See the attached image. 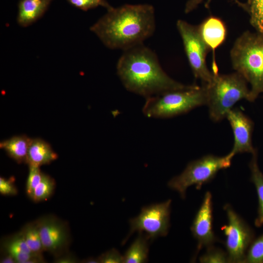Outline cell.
Segmentation results:
<instances>
[{"label": "cell", "mask_w": 263, "mask_h": 263, "mask_svg": "<svg viewBox=\"0 0 263 263\" xmlns=\"http://www.w3.org/2000/svg\"><path fill=\"white\" fill-rule=\"evenodd\" d=\"M243 8L248 13L249 22L256 32L263 35V0H247Z\"/></svg>", "instance_id": "cell-21"}, {"label": "cell", "mask_w": 263, "mask_h": 263, "mask_svg": "<svg viewBox=\"0 0 263 263\" xmlns=\"http://www.w3.org/2000/svg\"><path fill=\"white\" fill-rule=\"evenodd\" d=\"M44 251L55 258L67 252L70 241L66 224L53 215H47L37 220Z\"/></svg>", "instance_id": "cell-10"}, {"label": "cell", "mask_w": 263, "mask_h": 263, "mask_svg": "<svg viewBox=\"0 0 263 263\" xmlns=\"http://www.w3.org/2000/svg\"><path fill=\"white\" fill-rule=\"evenodd\" d=\"M206 252L199 258L201 263H229L228 255L221 249L213 245L207 248Z\"/></svg>", "instance_id": "cell-24"}, {"label": "cell", "mask_w": 263, "mask_h": 263, "mask_svg": "<svg viewBox=\"0 0 263 263\" xmlns=\"http://www.w3.org/2000/svg\"><path fill=\"white\" fill-rule=\"evenodd\" d=\"M205 86L209 115L214 122L225 118L239 101H248L250 90L244 78L237 72L230 74H213L212 81Z\"/></svg>", "instance_id": "cell-4"}, {"label": "cell", "mask_w": 263, "mask_h": 263, "mask_svg": "<svg viewBox=\"0 0 263 263\" xmlns=\"http://www.w3.org/2000/svg\"><path fill=\"white\" fill-rule=\"evenodd\" d=\"M212 195L207 191L190 227L193 237L197 242L196 256L204 247H209L218 241L213 229Z\"/></svg>", "instance_id": "cell-11"}, {"label": "cell", "mask_w": 263, "mask_h": 263, "mask_svg": "<svg viewBox=\"0 0 263 263\" xmlns=\"http://www.w3.org/2000/svg\"><path fill=\"white\" fill-rule=\"evenodd\" d=\"M31 140L24 135L14 136L1 142L0 148L17 163H26Z\"/></svg>", "instance_id": "cell-17"}, {"label": "cell", "mask_w": 263, "mask_h": 263, "mask_svg": "<svg viewBox=\"0 0 263 263\" xmlns=\"http://www.w3.org/2000/svg\"><path fill=\"white\" fill-rule=\"evenodd\" d=\"M1 263H17L15 259L10 255L5 253L0 260Z\"/></svg>", "instance_id": "cell-31"}, {"label": "cell", "mask_w": 263, "mask_h": 263, "mask_svg": "<svg viewBox=\"0 0 263 263\" xmlns=\"http://www.w3.org/2000/svg\"><path fill=\"white\" fill-rule=\"evenodd\" d=\"M244 263H263V234L255 238L251 243Z\"/></svg>", "instance_id": "cell-23"}, {"label": "cell", "mask_w": 263, "mask_h": 263, "mask_svg": "<svg viewBox=\"0 0 263 263\" xmlns=\"http://www.w3.org/2000/svg\"><path fill=\"white\" fill-rule=\"evenodd\" d=\"M232 159L228 154L222 157L205 155L189 163L180 174L169 181L168 186L185 199L188 187L195 185L197 189H200L203 185L213 180L219 170L229 168Z\"/></svg>", "instance_id": "cell-6"}, {"label": "cell", "mask_w": 263, "mask_h": 263, "mask_svg": "<svg viewBox=\"0 0 263 263\" xmlns=\"http://www.w3.org/2000/svg\"><path fill=\"white\" fill-rule=\"evenodd\" d=\"M90 29L107 48L124 51L143 44L153 34L154 9L148 4L113 7Z\"/></svg>", "instance_id": "cell-1"}, {"label": "cell", "mask_w": 263, "mask_h": 263, "mask_svg": "<svg viewBox=\"0 0 263 263\" xmlns=\"http://www.w3.org/2000/svg\"><path fill=\"white\" fill-rule=\"evenodd\" d=\"M74 7L84 11L96 8L99 6L110 9L113 7L106 0H66Z\"/></svg>", "instance_id": "cell-26"}, {"label": "cell", "mask_w": 263, "mask_h": 263, "mask_svg": "<svg viewBox=\"0 0 263 263\" xmlns=\"http://www.w3.org/2000/svg\"><path fill=\"white\" fill-rule=\"evenodd\" d=\"M149 239L142 233L135 239L123 256L124 263L147 262Z\"/></svg>", "instance_id": "cell-19"}, {"label": "cell", "mask_w": 263, "mask_h": 263, "mask_svg": "<svg viewBox=\"0 0 263 263\" xmlns=\"http://www.w3.org/2000/svg\"><path fill=\"white\" fill-rule=\"evenodd\" d=\"M252 154L249 167L251 171L250 180L255 187L258 195L257 216L254 224L259 227L263 226V173L258 166L257 150Z\"/></svg>", "instance_id": "cell-18"}, {"label": "cell", "mask_w": 263, "mask_h": 263, "mask_svg": "<svg viewBox=\"0 0 263 263\" xmlns=\"http://www.w3.org/2000/svg\"><path fill=\"white\" fill-rule=\"evenodd\" d=\"M97 258L100 263H121L123 262V256L114 248L103 253Z\"/></svg>", "instance_id": "cell-27"}, {"label": "cell", "mask_w": 263, "mask_h": 263, "mask_svg": "<svg viewBox=\"0 0 263 263\" xmlns=\"http://www.w3.org/2000/svg\"><path fill=\"white\" fill-rule=\"evenodd\" d=\"M176 26L195 77L200 79L203 85L209 83L213 77V73L209 70L206 63L209 49L204 42L198 26L183 20H178Z\"/></svg>", "instance_id": "cell-7"}, {"label": "cell", "mask_w": 263, "mask_h": 263, "mask_svg": "<svg viewBox=\"0 0 263 263\" xmlns=\"http://www.w3.org/2000/svg\"><path fill=\"white\" fill-rule=\"evenodd\" d=\"M55 187L54 179L50 176L43 173L40 182L34 190L30 198L35 202L46 200L53 194Z\"/></svg>", "instance_id": "cell-22"}, {"label": "cell", "mask_w": 263, "mask_h": 263, "mask_svg": "<svg viewBox=\"0 0 263 263\" xmlns=\"http://www.w3.org/2000/svg\"><path fill=\"white\" fill-rule=\"evenodd\" d=\"M57 157L48 143L40 138H33L29 145L26 163L40 167L49 164Z\"/></svg>", "instance_id": "cell-16"}, {"label": "cell", "mask_w": 263, "mask_h": 263, "mask_svg": "<svg viewBox=\"0 0 263 263\" xmlns=\"http://www.w3.org/2000/svg\"><path fill=\"white\" fill-rule=\"evenodd\" d=\"M55 263H75L77 262L76 257L70 253H64L56 257Z\"/></svg>", "instance_id": "cell-30"}, {"label": "cell", "mask_w": 263, "mask_h": 263, "mask_svg": "<svg viewBox=\"0 0 263 263\" xmlns=\"http://www.w3.org/2000/svg\"><path fill=\"white\" fill-rule=\"evenodd\" d=\"M146 99L143 112L147 117L168 118L207 105V94L205 85H194L188 89L169 91Z\"/></svg>", "instance_id": "cell-5"}, {"label": "cell", "mask_w": 263, "mask_h": 263, "mask_svg": "<svg viewBox=\"0 0 263 263\" xmlns=\"http://www.w3.org/2000/svg\"><path fill=\"white\" fill-rule=\"evenodd\" d=\"M232 65L251 86L249 101L263 92V35L246 31L235 40L230 52Z\"/></svg>", "instance_id": "cell-3"}, {"label": "cell", "mask_w": 263, "mask_h": 263, "mask_svg": "<svg viewBox=\"0 0 263 263\" xmlns=\"http://www.w3.org/2000/svg\"><path fill=\"white\" fill-rule=\"evenodd\" d=\"M1 243L5 253L11 255L17 263L45 262L42 255H36L32 252L21 231L3 238Z\"/></svg>", "instance_id": "cell-14"}, {"label": "cell", "mask_w": 263, "mask_h": 263, "mask_svg": "<svg viewBox=\"0 0 263 263\" xmlns=\"http://www.w3.org/2000/svg\"><path fill=\"white\" fill-rule=\"evenodd\" d=\"M211 0H207L205 4V7L208 8L209 4ZM239 6H241L242 8L244 6V3H242L238 1V0H233ZM203 1V0H188L186 4L185 12L188 13L194 9H195L198 5Z\"/></svg>", "instance_id": "cell-29"}, {"label": "cell", "mask_w": 263, "mask_h": 263, "mask_svg": "<svg viewBox=\"0 0 263 263\" xmlns=\"http://www.w3.org/2000/svg\"><path fill=\"white\" fill-rule=\"evenodd\" d=\"M0 193L4 195H15L18 189L14 184V179L0 178Z\"/></svg>", "instance_id": "cell-28"}, {"label": "cell", "mask_w": 263, "mask_h": 263, "mask_svg": "<svg viewBox=\"0 0 263 263\" xmlns=\"http://www.w3.org/2000/svg\"><path fill=\"white\" fill-rule=\"evenodd\" d=\"M53 0H19L17 21L23 27L28 26L41 18Z\"/></svg>", "instance_id": "cell-15"}, {"label": "cell", "mask_w": 263, "mask_h": 263, "mask_svg": "<svg viewBox=\"0 0 263 263\" xmlns=\"http://www.w3.org/2000/svg\"><path fill=\"white\" fill-rule=\"evenodd\" d=\"M224 209L228 223L221 229L225 236L229 263H244L248 248L255 239L254 232L229 204H226Z\"/></svg>", "instance_id": "cell-8"}, {"label": "cell", "mask_w": 263, "mask_h": 263, "mask_svg": "<svg viewBox=\"0 0 263 263\" xmlns=\"http://www.w3.org/2000/svg\"><path fill=\"white\" fill-rule=\"evenodd\" d=\"M39 167L29 165V173L26 181V191L30 198L42 178L43 173L41 171Z\"/></svg>", "instance_id": "cell-25"}, {"label": "cell", "mask_w": 263, "mask_h": 263, "mask_svg": "<svg viewBox=\"0 0 263 263\" xmlns=\"http://www.w3.org/2000/svg\"><path fill=\"white\" fill-rule=\"evenodd\" d=\"M20 231L32 252L42 255L44 249L37 220L26 224Z\"/></svg>", "instance_id": "cell-20"}, {"label": "cell", "mask_w": 263, "mask_h": 263, "mask_svg": "<svg viewBox=\"0 0 263 263\" xmlns=\"http://www.w3.org/2000/svg\"><path fill=\"white\" fill-rule=\"evenodd\" d=\"M200 33L206 45L213 52L212 73H218L215 58V50L225 41L226 36V26L218 17L209 16L198 26Z\"/></svg>", "instance_id": "cell-13"}, {"label": "cell", "mask_w": 263, "mask_h": 263, "mask_svg": "<svg viewBox=\"0 0 263 263\" xmlns=\"http://www.w3.org/2000/svg\"><path fill=\"white\" fill-rule=\"evenodd\" d=\"M82 263H99V261L98 260V258L94 259L93 258H90L89 259H87L86 260H85L82 262Z\"/></svg>", "instance_id": "cell-32"}, {"label": "cell", "mask_w": 263, "mask_h": 263, "mask_svg": "<svg viewBox=\"0 0 263 263\" xmlns=\"http://www.w3.org/2000/svg\"><path fill=\"white\" fill-rule=\"evenodd\" d=\"M171 203V200L169 199L142 207L137 217L130 220V232L122 244L136 231L144 233L149 240L166 236L170 226Z\"/></svg>", "instance_id": "cell-9"}, {"label": "cell", "mask_w": 263, "mask_h": 263, "mask_svg": "<svg viewBox=\"0 0 263 263\" xmlns=\"http://www.w3.org/2000/svg\"><path fill=\"white\" fill-rule=\"evenodd\" d=\"M225 118L231 126L234 135L233 146L228 155L232 158L237 153H254L256 150L253 148L252 142V121L237 108L230 110Z\"/></svg>", "instance_id": "cell-12"}, {"label": "cell", "mask_w": 263, "mask_h": 263, "mask_svg": "<svg viewBox=\"0 0 263 263\" xmlns=\"http://www.w3.org/2000/svg\"><path fill=\"white\" fill-rule=\"evenodd\" d=\"M116 71L124 87L146 98L164 93L188 89L164 71L156 54L143 44L123 51Z\"/></svg>", "instance_id": "cell-2"}]
</instances>
